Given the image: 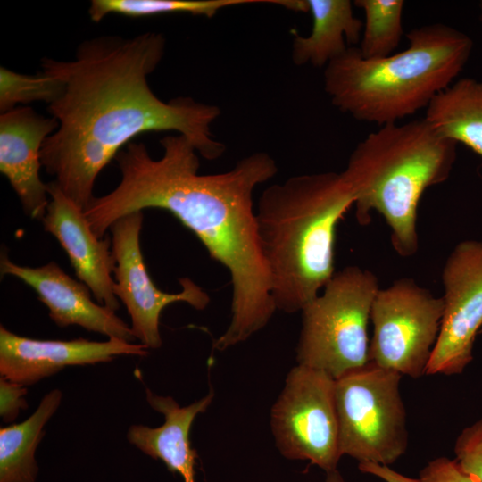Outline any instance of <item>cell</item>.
<instances>
[{
  "label": "cell",
  "mask_w": 482,
  "mask_h": 482,
  "mask_svg": "<svg viewBox=\"0 0 482 482\" xmlns=\"http://www.w3.org/2000/svg\"><path fill=\"white\" fill-rule=\"evenodd\" d=\"M50 202L43 218L44 229L67 253L78 278L93 293L98 303L116 311L112 274L115 260L112 241L93 232L83 209L70 199L54 180L47 184Z\"/></svg>",
  "instance_id": "13"
},
{
  "label": "cell",
  "mask_w": 482,
  "mask_h": 482,
  "mask_svg": "<svg viewBox=\"0 0 482 482\" xmlns=\"http://www.w3.org/2000/svg\"><path fill=\"white\" fill-rule=\"evenodd\" d=\"M378 289V278L369 270L347 266L335 272L321 294L301 311L298 364L335 380L367 365L368 324Z\"/></svg>",
  "instance_id": "6"
},
{
  "label": "cell",
  "mask_w": 482,
  "mask_h": 482,
  "mask_svg": "<svg viewBox=\"0 0 482 482\" xmlns=\"http://www.w3.org/2000/svg\"><path fill=\"white\" fill-rule=\"evenodd\" d=\"M456 155L457 143L441 137L424 118L370 132L343 170L354 193L357 221L367 225L378 212L397 254L414 255L420 200L426 189L449 178Z\"/></svg>",
  "instance_id": "5"
},
{
  "label": "cell",
  "mask_w": 482,
  "mask_h": 482,
  "mask_svg": "<svg viewBox=\"0 0 482 482\" xmlns=\"http://www.w3.org/2000/svg\"><path fill=\"white\" fill-rule=\"evenodd\" d=\"M164 49L161 33L145 32L86 40L73 60L42 61V71L62 82L48 104L58 128L42 146V166L83 210L94 198L100 171L137 135L179 132L208 161L225 152L210 128L220 114L218 106L189 96L163 102L150 88L147 77Z\"/></svg>",
  "instance_id": "2"
},
{
  "label": "cell",
  "mask_w": 482,
  "mask_h": 482,
  "mask_svg": "<svg viewBox=\"0 0 482 482\" xmlns=\"http://www.w3.org/2000/svg\"><path fill=\"white\" fill-rule=\"evenodd\" d=\"M62 393L54 389L21 423L0 429V482H34L38 471L35 452L44 427L61 404Z\"/></svg>",
  "instance_id": "19"
},
{
  "label": "cell",
  "mask_w": 482,
  "mask_h": 482,
  "mask_svg": "<svg viewBox=\"0 0 482 482\" xmlns=\"http://www.w3.org/2000/svg\"><path fill=\"white\" fill-rule=\"evenodd\" d=\"M453 452L457 464L482 482V418L462 429L455 441Z\"/></svg>",
  "instance_id": "23"
},
{
  "label": "cell",
  "mask_w": 482,
  "mask_h": 482,
  "mask_svg": "<svg viewBox=\"0 0 482 482\" xmlns=\"http://www.w3.org/2000/svg\"><path fill=\"white\" fill-rule=\"evenodd\" d=\"M442 282L443 316L426 375L460 374L473 359L482 327V240H463L453 249Z\"/></svg>",
  "instance_id": "11"
},
{
  "label": "cell",
  "mask_w": 482,
  "mask_h": 482,
  "mask_svg": "<svg viewBox=\"0 0 482 482\" xmlns=\"http://www.w3.org/2000/svg\"><path fill=\"white\" fill-rule=\"evenodd\" d=\"M143 212L127 214L110 227L115 260L113 293L127 308L136 339L148 349L162 345L159 330L162 310L176 302H186L197 310L210 303L208 294L189 278L179 279L181 291L166 293L152 280L140 247Z\"/></svg>",
  "instance_id": "10"
},
{
  "label": "cell",
  "mask_w": 482,
  "mask_h": 482,
  "mask_svg": "<svg viewBox=\"0 0 482 482\" xmlns=\"http://www.w3.org/2000/svg\"><path fill=\"white\" fill-rule=\"evenodd\" d=\"M420 482H479L466 473L454 460L438 457L430 461L420 471Z\"/></svg>",
  "instance_id": "24"
},
{
  "label": "cell",
  "mask_w": 482,
  "mask_h": 482,
  "mask_svg": "<svg viewBox=\"0 0 482 482\" xmlns=\"http://www.w3.org/2000/svg\"><path fill=\"white\" fill-rule=\"evenodd\" d=\"M479 6H480V21L482 23V1L480 2Z\"/></svg>",
  "instance_id": "29"
},
{
  "label": "cell",
  "mask_w": 482,
  "mask_h": 482,
  "mask_svg": "<svg viewBox=\"0 0 482 482\" xmlns=\"http://www.w3.org/2000/svg\"><path fill=\"white\" fill-rule=\"evenodd\" d=\"M0 269L3 275L16 277L32 287L58 327L78 325L109 338L130 343L136 340L131 328L114 311L94 303L89 288L67 275L54 262L31 268L18 265L2 253Z\"/></svg>",
  "instance_id": "14"
},
{
  "label": "cell",
  "mask_w": 482,
  "mask_h": 482,
  "mask_svg": "<svg viewBox=\"0 0 482 482\" xmlns=\"http://www.w3.org/2000/svg\"><path fill=\"white\" fill-rule=\"evenodd\" d=\"M269 3L281 5L290 11L303 12H309L307 0H269Z\"/></svg>",
  "instance_id": "27"
},
{
  "label": "cell",
  "mask_w": 482,
  "mask_h": 482,
  "mask_svg": "<svg viewBox=\"0 0 482 482\" xmlns=\"http://www.w3.org/2000/svg\"><path fill=\"white\" fill-rule=\"evenodd\" d=\"M353 4L363 10L365 22L359 51L365 59L383 58L398 46L403 31L402 0H356Z\"/></svg>",
  "instance_id": "21"
},
{
  "label": "cell",
  "mask_w": 482,
  "mask_h": 482,
  "mask_svg": "<svg viewBox=\"0 0 482 482\" xmlns=\"http://www.w3.org/2000/svg\"><path fill=\"white\" fill-rule=\"evenodd\" d=\"M62 91V82L55 77L42 71L39 74H22L5 67L0 68V111L1 113L27 104L43 101L50 104Z\"/></svg>",
  "instance_id": "22"
},
{
  "label": "cell",
  "mask_w": 482,
  "mask_h": 482,
  "mask_svg": "<svg viewBox=\"0 0 482 482\" xmlns=\"http://www.w3.org/2000/svg\"><path fill=\"white\" fill-rule=\"evenodd\" d=\"M407 49L365 59L349 46L324 70V89L334 106L379 127L427 108L467 63L473 48L465 33L443 23L409 31Z\"/></svg>",
  "instance_id": "4"
},
{
  "label": "cell",
  "mask_w": 482,
  "mask_h": 482,
  "mask_svg": "<svg viewBox=\"0 0 482 482\" xmlns=\"http://www.w3.org/2000/svg\"><path fill=\"white\" fill-rule=\"evenodd\" d=\"M402 375L369 362L336 380L342 456L359 463L391 465L408 447Z\"/></svg>",
  "instance_id": "7"
},
{
  "label": "cell",
  "mask_w": 482,
  "mask_h": 482,
  "mask_svg": "<svg viewBox=\"0 0 482 482\" xmlns=\"http://www.w3.org/2000/svg\"><path fill=\"white\" fill-rule=\"evenodd\" d=\"M443 310V297L412 278H403L379 288L370 311L369 362L402 376L421 378L439 334Z\"/></svg>",
  "instance_id": "8"
},
{
  "label": "cell",
  "mask_w": 482,
  "mask_h": 482,
  "mask_svg": "<svg viewBox=\"0 0 482 482\" xmlns=\"http://www.w3.org/2000/svg\"><path fill=\"white\" fill-rule=\"evenodd\" d=\"M147 347L119 338L96 342L85 338L42 340L16 335L0 327V374L30 386L65 367L107 362L119 355L146 356Z\"/></svg>",
  "instance_id": "12"
},
{
  "label": "cell",
  "mask_w": 482,
  "mask_h": 482,
  "mask_svg": "<svg viewBox=\"0 0 482 482\" xmlns=\"http://www.w3.org/2000/svg\"><path fill=\"white\" fill-rule=\"evenodd\" d=\"M26 394L27 388L24 386L0 378V415L3 421H13L21 410L28 408L24 398Z\"/></svg>",
  "instance_id": "25"
},
{
  "label": "cell",
  "mask_w": 482,
  "mask_h": 482,
  "mask_svg": "<svg viewBox=\"0 0 482 482\" xmlns=\"http://www.w3.org/2000/svg\"><path fill=\"white\" fill-rule=\"evenodd\" d=\"M354 202L343 171L295 175L263 190L255 215L277 310L301 312L334 275L336 229Z\"/></svg>",
  "instance_id": "3"
},
{
  "label": "cell",
  "mask_w": 482,
  "mask_h": 482,
  "mask_svg": "<svg viewBox=\"0 0 482 482\" xmlns=\"http://www.w3.org/2000/svg\"><path fill=\"white\" fill-rule=\"evenodd\" d=\"M145 395L150 406L163 414L164 422L157 428L130 426L127 433L129 442L146 455L162 461L168 470L179 474L184 482H195L197 453L191 447L190 429L195 417L204 412L212 402L213 391L183 407L172 397L155 395L148 388Z\"/></svg>",
  "instance_id": "16"
},
{
  "label": "cell",
  "mask_w": 482,
  "mask_h": 482,
  "mask_svg": "<svg viewBox=\"0 0 482 482\" xmlns=\"http://www.w3.org/2000/svg\"><path fill=\"white\" fill-rule=\"evenodd\" d=\"M160 144L159 159H153L142 143L120 150L115 157L119 185L94 197L84 214L99 238L120 218L145 208L166 210L190 229L230 275L231 320L213 344L222 351L263 328L277 310L253 194L278 173V165L269 154L256 152L229 170L199 174V154L185 136L168 135Z\"/></svg>",
  "instance_id": "1"
},
{
  "label": "cell",
  "mask_w": 482,
  "mask_h": 482,
  "mask_svg": "<svg viewBox=\"0 0 482 482\" xmlns=\"http://www.w3.org/2000/svg\"><path fill=\"white\" fill-rule=\"evenodd\" d=\"M424 119L441 137L482 156V81L463 78L439 92Z\"/></svg>",
  "instance_id": "18"
},
{
  "label": "cell",
  "mask_w": 482,
  "mask_h": 482,
  "mask_svg": "<svg viewBox=\"0 0 482 482\" xmlns=\"http://www.w3.org/2000/svg\"><path fill=\"white\" fill-rule=\"evenodd\" d=\"M336 380L297 364L288 373L270 413L276 445L289 460H307L326 472L342 457L336 405Z\"/></svg>",
  "instance_id": "9"
},
{
  "label": "cell",
  "mask_w": 482,
  "mask_h": 482,
  "mask_svg": "<svg viewBox=\"0 0 482 482\" xmlns=\"http://www.w3.org/2000/svg\"><path fill=\"white\" fill-rule=\"evenodd\" d=\"M254 3H267V0H92L88 15L95 22L111 13L131 18L164 13H189L212 18L221 9Z\"/></svg>",
  "instance_id": "20"
},
{
  "label": "cell",
  "mask_w": 482,
  "mask_h": 482,
  "mask_svg": "<svg viewBox=\"0 0 482 482\" xmlns=\"http://www.w3.org/2000/svg\"><path fill=\"white\" fill-rule=\"evenodd\" d=\"M312 18L310 35H296L292 44V60L296 65L326 67L344 54L347 46L360 42L363 24L353 12L349 0H307Z\"/></svg>",
  "instance_id": "17"
},
{
  "label": "cell",
  "mask_w": 482,
  "mask_h": 482,
  "mask_svg": "<svg viewBox=\"0 0 482 482\" xmlns=\"http://www.w3.org/2000/svg\"><path fill=\"white\" fill-rule=\"evenodd\" d=\"M325 482H345L343 476L337 470L327 472Z\"/></svg>",
  "instance_id": "28"
},
{
  "label": "cell",
  "mask_w": 482,
  "mask_h": 482,
  "mask_svg": "<svg viewBox=\"0 0 482 482\" xmlns=\"http://www.w3.org/2000/svg\"><path fill=\"white\" fill-rule=\"evenodd\" d=\"M58 128L54 117L21 106L0 116V171L18 195L25 213L43 220L50 200L48 186L39 175L41 149Z\"/></svg>",
  "instance_id": "15"
},
{
  "label": "cell",
  "mask_w": 482,
  "mask_h": 482,
  "mask_svg": "<svg viewBox=\"0 0 482 482\" xmlns=\"http://www.w3.org/2000/svg\"><path fill=\"white\" fill-rule=\"evenodd\" d=\"M359 470L362 473L370 474L377 477L385 482H420L419 478H411L406 477L387 465H380L376 463H359Z\"/></svg>",
  "instance_id": "26"
}]
</instances>
